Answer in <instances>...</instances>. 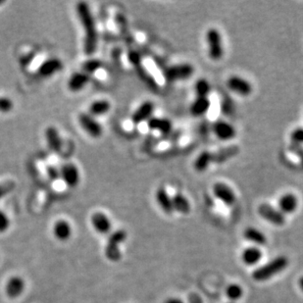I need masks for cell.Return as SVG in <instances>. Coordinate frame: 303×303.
<instances>
[{"label": "cell", "mask_w": 303, "mask_h": 303, "mask_svg": "<svg viewBox=\"0 0 303 303\" xmlns=\"http://www.w3.org/2000/svg\"><path fill=\"white\" fill-rule=\"evenodd\" d=\"M155 197H156V201H157L159 207L163 210V212L166 213L168 215H171L174 213L172 197H170V195L168 194V192L164 186H161L157 190Z\"/></svg>", "instance_id": "cell-18"}, {"label": "cell", "mask_w": 303, "mask_h": 303, "mask_svg": "<svg viewBox=\"0 0 303 303\" xmlns=\"http://www.w3.org/2000/svg\"><path fill=\"white\" fill-rule=\"evenodd\" d=\"M243 237L246 241L254 243L256 245H266L267 238L266 236L256 228L248 227L244 230Z\"/></svg>", "instance_id": "cell-24"}, {"label": "cell", "mask_w": 303, "mask_h": 303, "mask_svg": "<svg viewBox=\"0 0 303 303\" xmlns=\"http://www.w3.org/2000/svg\"><path fill=\"white\" fill-rule=\"evenodd\" d=\"M165 303H184L182 301V299L180 298H177V297H170L168 298Z\"/></svg>", "instance_id": "cell-39"}, {"label": "cell", "mask_w": 303, "mask_h": 303, "mask_svg": "<svg viewBox=\"0 0 303 303\" xmlns=\"http://www.w3.org/2000/svg\"><path fill=\"white\" fill-rule=\"evenodd\" d=\"M127 232L125 230H117L109 235L104 253L108 260L118 262L122 257L120 245L127 240Z\"/></svg>", "instance_id": "cell-3"}, {"label": "cell", "mask_w": 303, "mask_h": 303, "mask_svg": "<svg viewBox=\"0 0 303 303\" xmlns=\"http://www.w3.org/2000/svg\"><path fill=\"white\" fill-rule=\"evenodd\" d=\"M194 72H195V68L192 64L182 63V64L173 65L167 68L164 72V76L169 82L183 81L193 76Z\"/></svg>", "instance_id": "cell-5"}, {"label": "cell", "mask_w": 303, "mask_h": 303, "mask_svg": "<svg viewBox=\"0 0 303 303\" xmlns=\"http://www.w3.org/2000/svg\"><path fill=\"white\" fill-rule=\"evenodd\" d=\"M290 141L292 144L303 145V128H296L290 133Z\"/></svg>", "instance_id": "cell-32"}, {"label": "cell", "mask_w": 303, "mask_h": 303, "mask_svg": "<svg viewBox=\"0 0 303 303\" xmlns=\"http://www.w3.org/2000/svg\"><path fill=\"white\" fill-rule=\"evenodd\" d=\"M206 43L209 58L212 61L221 60L224 56V48L220 31L215 28L207 30Z\"/></svg>", "instance_id": "cell-4"}, {"label": "cell", "mask_w": 303, "mask_h": 303, "mask_svg": "<svg viewBox=\"0 0 303 303\" xmlns=\"http://www.w3.org/2000/svg\"><path fill=\"white\" fill-rule=\"evenodd\" d=\"M227 86L231 91L243 97L249 96L253 91L252 85L248 81L240 76L230 77L228 79Z\"/></svg>", "instance_id": "cell-8"}, {"label": "cell", "mask_w": 303, "mask_h": 303, "mask_svg": "<svg viewBox=\"0 0 303 303\" xmlns=\"http://www.w3.org/2000/svg\"><path fill=\"white\" fill-rule=\"evenodd\" d=\"M298 207V199L293 194H285L280 197L278 201V209L285 216L287 214H292Z\"/></svg>", "instance_id": "cell-15"}, {"label": "cell", "mask_w": 303, "mask_h": 303, "mask_svg": "<svg viewBox=\"0 0 303 303\" xmlns=\"http://www.w3.org/2000/svg\"><path fill=\"white\" fill-rule=\"evenodd\" d=\"M79 122L82 128L93 138H98L102 135V127L92 116L82 113L79 116Z\"/></svg>", "instance_id": "cell-11"}, {"label": "cell", "mask_w": 303, "mask_h": 303, "mask_svg": "<svg viewBox=\"0 0 303 303\" xmlns=\"http://www.w3.org/2000/svg\"><path fill=\"white\" fill-rule=\"evenodd\" d=\"M229 303H235V302H229Z\"/></svg>", "instance_id": "cell-42"}, {"label": "cell", "mask_w": 303, "mask_h": 303, "mask_svg": "<svg viewBox=\"0 0 303 303\" xmlns=\"http://www.w3.org/2000/svg\"><path fill=\"white\" fill-rule=\"evenodd\" d=\"M26 288L27 284L25 279L19 275H13L5 283L4 292L8 298L17 299L23 295Z\"/></svg>", "instance_id": "cell-6"}, {"label": "cell", "mask_w": 303, "mask_h": 303, "mask_svg": "<svg viewBox=\"0 0 303 303\" xmlns=\"http://www.w3.org/2000/svg\"><path fill=\"white\" fill-rule=\"evenodd\" d=\"M289 261L286 256H278L274 258L270 262L265 265H262L257 269H255L252 273V278L257 282H264L267 281L277 274L283 272L288 268Z\"/></svg>", "instance_id": "cell-2"}, {"label": "cell", "mask_w": 303, "mask_h": 303, "mask_svg": "<svg viewBox=\"0 0 303 303\" xmlns=\"http://www.w3.org/2000/svg\"><path fill=\"white\" fill-rule=\"evenodd\" d=\"M261 258H262V252L260 248H258L256 246H250L245 248L242 254L243 263L248 266L257 264L261 260Z\"/></svg>", "instance_id": "cell-25"}, {"label": "cell", "mask_w": 303, "mask_h": 303, "mask_svg": "<svg viewBox=\"0 0 303 303\" xmlns=\"http://www.w3.org/2000/svg\"><path fill=\"white\" fill-rule=\"evenodd\" d=\"M91 226L99 235H110L112 231V222L103 212L93 213L91 217Z\"/></svg>", "instance_id": "cell-10"}, {"label": "cell", "mask_w": 303, "mask_h": 303, "mask_svg": "<svg viewBox=\"0 0 303 303\" xmlns=\"http://www.w3.org/2000/svg\"><path fill=\"white\" fill-rule=\"evenodd\" d=\"M258 214L265 221L275 226H283L286 223V216L278 208L267 203H263L258 207Z\"/></svg>", "instance_id": "cell-7"}, {"label": "cell", "mask_w": 303, "mask_h": 303, "mask_svg": "<svg viewBox=\"0 0 303 303\" xmlns=\"http://www.w3.org/2000/svg\"><path fill=\"white\" fill-rule=\"evenodd\" d=\"M154 111V104L152 101H144L140 106L137 108L132 116V122L135 125L141 124L143 122L148 121L152 118Z\"/></svg>", "instance_id": "cell-16"}, {"label": "cell", "mask_w": 303, "mask_h": 303, "mask_svg": "<svg viewBox=\"0 0 303 303\" xmlns=\"http://www.w3.org/2000/svg\"><path fill=\"white\" fill-rule=\"evenodd\" d=\"M226 294L233 302L237 301L240 298H242V296L243 295V288L238 284L230 285L226 289Z\"/></svg>", "instance_id": "cell-30"}, {"label": "cell", "mask_w": 303, "mask_h": 303, "mask_svg": "<svg viewBox=\"0 0 303 303\" xmlns=\"http://www.w3.org/2000/svg\"><path fill=\"white\" fill-rule=\"evenodd\" d=\"M60 175L64 182L70 187H75L80 182L79 169L72 163L64 164L61 168Z\"/></svg>", "instance_id": "cell-14"}, {"label": "cell", "mask_w": 303, "mask_h": 303, "mask_svg": "<svg viewBox=\"0 0 303 303\" xmlns=\"http://www.w3.org/2000/svg\"><path fill=\"white\" fill-rule=\"evenodd\" d=\"M111 108L110 102L107 100H96L90 105L89 111L91 116H101L109 112Z\"/></svg>", "instance_id": "cell-28"}, {"label": "cell", "mask_w": 303, "mask_h": 303, "mask_svg": "<svg viewBox=\"0 0 303 303\" xmlns=\"http://www.w3.org/2000/svg\"><path fill=\"white\" fill-rule=\"evenodd\" d=\"M10 224H11V221H10L8 215L0 210V234L6 233L10 228Z\"/></svg>", "instance_id": "cell-33"}, {"label": "cell", "mask_w": 303, "mask_h": 303, "mask_svg": "<svg viewBox=\"0 0 303 303\" xmlns=\"http://www.w3.org/2000/svg\"><path fill=\"white\" fill-rule=\"evenodd\" d=\"M239 152L240 147L238 145H229L219 149L218 152H212L213 163H224L239 154Z\"/></svg>", "instance_id": "cell-22"}, {"label": "cell", "mask_w": 303, "mask_h": 303, "mask_svg": "<svg viewBox=\"0 0 303 303\" xmlns=\"http://www.w3.org/2000/svg\"><path fill=\"white\" fill-rule=\"evenodd\" d=\"M77 11L82 26L85 30V52L88 55H91L95 52L97 47V30L95 27V22L91 15V9L88 3H78Z\"/></svg>", "instance_id": "cell-1"}, {"label": "cell", "mask_w": 303, "mask_h": 303, "mask_svg": "<svg viewBox=\"0 0 303 303\" xmlns=\"http://www.w3.org/2000/svg\"><path fill=\"white\" fill-rule=\"evenodd\" d=\"M91 76L82 72L74 73L68 81V89L73 92L83 90L90 82Z\"/></svg>", "instance_id": "cell-21"}, {"label": "cell", "mask_w": 303, "mask_h": 303, "mask_svg": "<svg viewBox=\"0 0 303 303\" xmlns=\"http://www.w3.org/2000/svg\"><path fill=\"white\" fill-rule=\"evenodd\" d=\"M129 60L131 62V64H134L135 66H139L141 64L140 62V57L136 51H131L129 53Z\"/></svg>", "instance_id": "cell-38"}, {"label": "cell", "mask_w": 303, "mask_h": 303, "mask_svg": "<svg viewBox=\"0 0 303 303\" xmlns=\"http://www.w3.org/2000/svg\"><path fill=\"white\" fill-rule=\"evenodd\" d=\"M15 187V183L12 181H7V182L0 183V199L3 197H5L7 194L11 193Z\"/></svg>", "instance_id": "cell-34"}, {"label": "cell", "mask_w": 303, "mask_h": 303, "mask_svg": "<svg viewBox=\"0 0 303 303\" xmlns=\"http://www.w3.org/2000/svg\"><path fill=\"white\" fill-rule=\"evenodd\" d=\"M13 108V102L7 97H0V112L7 113L10 112Z\"/></svg>", "instance_id": "cell-36"}, {"label": "cell", "mask_w": 303, "mask_h": 303, "mask_svg": "<svg viewBox=\"0 0 303 303\" xmlns=\"http://www.w3.org/2000/svg\"><path fill=\"white\" fill-rule=\"evenodd\" d=\"M4 2H5V1H4V0H0V5H1V4H3V3H4Z\"/></svg>", "instance_id": "cell-41"}, {"label": "cell", "mask_w": 303, "mask_h": 303, "mask_svg": "<svg viewBox=\"0 0 303 303\" xmlns=\"http://www.w3.org/2000/svg\"><path fill=\"white\" fill-rule=\"evenodd\" d=\"M53 236L54 238L60 242L66 243L71 240L73 236V227L72 225L66 220H58L53 226Z\"/></svg>", "instance_id": "cell-13"}, {"label": "cell", "mask_w": 303, "mask_h": 303, "mask_svg": "<svg viewBox=\"0 0 303 303\" xmlns=\"http://www.w3.org/2000/svg\"><path fill=\"white\" fill-rule=\"evenodd\" d=\"M213 195L215 198H217L227 206L234 205L237 200L235 192L224 182H216L213 185Z\"/></svg>", "instance_id": "cell-9"}, {"label": "cell", "mask_w": 303, "mask_h": 303, "mask_svg": "<svg viewBox=\"0 0 303 303\" xmlns=\"http://www.w3.org/2000/svg\"><path fill=\"white\" fill-rule=\"evenodd\" d=\"M47 175H48V177H49L50 180L55 181V180H57L60 177V172L56 168L49 166L47 167Z\"/></svg>", "instance_id": "cell-37"}, {"label": "cell", "mask_w": 303, "mask_h": 303, "mask_svg": "<svg viewBox=\"0 0 303 303\" xmlns=\"http://www.w3.org/2000/svg\"><path fill=\"white\" fill-rule=\"evenodd\" d=\"M147 126L152 131H156L161 134H169L172 131V123L166 118L152 117L147 121Z\"/></svg>", "instance_id": "cell-23"}, {"label": "cell", "mask_w": 303, "mask_h": 303, "mask_svg": "<svg viewBox=\"0 0 303 303\" xmlns=\"http://www.w3.org/2000/svg\"><path fill=\"white\" fill-rule=\"evenodd\" d=\"M195 91L198 97H208V94L211 91V86L207 80L199 79L195 85Z\"/></svg>", "instance_id": "cell-29"}, {"label": "cell", "mask_w": 303, "mask_h": 303, "mask_svg": "<svg viewBox=\"0 0 303 303\" xmlns=\"http://www.w3.org/2000/svg\"><path fill=\"white\" fill-rule=\"evenodd\" d=\"M102 67V62L98 59H90V60L86 61L83 64V72L91 75L95 73L97 70H99Z\"/></svg>", "instance_id": "cell-31"}, {"label": "cell", "mask_w": 303, "mask_h": 303, "mask_svg": "<svg viewBox=\"0 0 303 303\" xmlns=\"http://www.w3.org/2000/svg\"><path fill=\"white\" fill-rule=\"evenodd\" d=\"M211 163H213L212 152L204 150L199 153L197 159L195 160L194 168L197 172H204L208 169Z\"/></svg>", "instance_id": "cell-27"}, {"label": "cell", "mask_w": 303, "mask_h": 303, "mask_svg": "<svg viewBox=\"0 0 303 303\" xmlns=\"http://www.w3.org/2000/svg\"><path fill=\"white\" fill-rule=\"evenodd\" d=\"M214 135L221 140H231L237 136V131L234 126L223 120L215 122L213 125Z\"/></svg>", "instance_id": "cell-12"}, {"label": "cell", "mask_w": 303, "mask_h": 303, "mask_svg": "<svg viewBox=\"0 0 303 303\" xmlns=\"http://www.w3.org/2000/svg\"><path fill=\"white\" fill-rule=\"evenodd\" d=\"M298 285H299V288H301V290L303 291V277H301L298 281Z\"/></svg>", "instance_id": "cell-40"}, {"label": "cell", "mask_w": 303, "mask_h": 303, "mask_svg": "<svg viewBox=\"0 0 303 303\" xmlns=\"http://www.w3.org/2000/svg\"><path fill=\"white\" fill-rule=\"evenodd\" d=\"M211 106V101L208 97H198L191 104L190 112L194 117H201L205 115Z\"/></svg>", "instance_id": "cell-19"}, {"label": "cell", "mask_w": 303, "mask_h": 303, "mask_svg": "<svg viewBox=\"0 0 303 303\" xmlns=\"http://www.w3.org/2000/svg\"><path fill=\"white\" fill-rule=\"evenodd\" d=\"M172 202L174 211H177L183 215H186L191 211V203L188 199L181 193H178L174 197H172Z\"/></svg>", "instance_id": "cell-26"}, {"label": "cell", "mask_w": 303, "mask_h": 303, "mask_svg": "<svg viewBox=\"0 0 303 303\" xmlns=\"http://www.w3.org/2000/svg\"><path fill=\"white\" fill-rule=\"evenodd\" d=\"M46 138L47 145L50 150L53 152H61L62 148V138L58 130L55 127H48L46 130Z\"/></svg>", "instance_id": "cell-20"}, {"label": "cell", "mask_w": 303, "mask_h": 303, "mask_svg": "<svg viewBox=\"0 0 303 303\" xmlns=\"http://www.w3.org/2000/svg\"><path fill=\"white\" fill-rule=\"evenodd\" d=\"M63 68V63L57 58H50L45 61L39 68L37 74L43 78L52 76L58 73Z\"/></svg>", "instance_id": "cell-17"}, {"label": "cell", "mask_w": 303, "mask_h": 303, "mask_svg": "<svg viewBox=\"0 0 303 303\" xmlns=\"http://www.w3.org/2000/svg\"><path fill=\"white\" fill-rule=\"evenodd\" d=\"M288 150L291 152L292 154H294L296 157H298L300 166L302 167L303 169V148L301 145H296V144H292L290 143Z\"/></svg>", "instance_id": "cell-35"}]
</instances>
